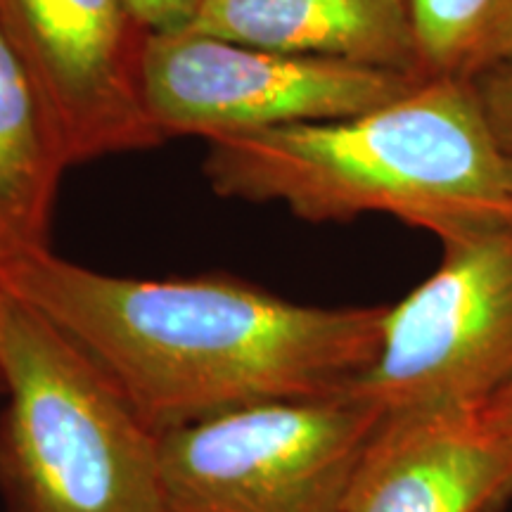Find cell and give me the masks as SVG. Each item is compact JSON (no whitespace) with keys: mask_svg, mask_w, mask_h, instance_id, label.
I'll return each instance as SVG.
<instances>
[{"mask_svg":"<svg viewBox=\"0 0 512 512\" xmlns=\"http://www.w3.org/2000/svg\"><path fill=\"white\" fill-rule=\"evenodd\" d=\"M0 375L10 512H166L159 434L72 339L5 287Z\"/></svg>","mask_w":512,"mask_h":512,"instance_id":"3957f363","label":"cell"},{"mask_svg":"<svg viewBox=\"0 0 512 512\" xmlns=\"http://www.w3.org/2000/svg\"><path fill=\"white\" fill-rule=\"evenodd\" d=\"M491 64H512V0H505L501 12H498L494 24H491L470 76L479 72V69L491 67Z\"/></svg>","mask_w":512,"mask_h":512,"instance_id":"5bb4252c","label":"cell"},{"mask_svg":"<svg viewBox=\"0 0 512 512\" xmlns=\"http://www.w3.org/2000/svg\"><path fill=\"white\" fill-rule=\"evenodd\" d=\"M441 245L437 271L384 309L373 366L349 387L384 418L484 408L512 384V219Z\"/></svg>","mask_w":512,"mask_h":512,"instance_id":"5b68a950","label":"cell"},{"mask_svg":"<svg viewBox=\"0 0 512 512\" xmlns=\"http://www.w3.org/2000/svg\"><path fill=\"white\" fill-rule=\"evenodd\" d=\"M69 166L34 76L0 22V242L12 254L48 247L57 183Z\"/></svg>","mask_w":512,"mask_h":512,"instance_id":"30bf717a","label":"cell"},{"mask_svg":"<svg viewBox=\"0 0 512 512\" xmlns=\"http://www.w3.org/2000/svg\"><path fill=\"white\" fill-rule=\"evenodd\" d=\"M0 22L34 76L69 164L162 143L140 86L150 31L124 0H0Z\"/></svg>","mask_w":512,"mask_h":512,"instance_id":"52a82bcc","label":"cell"},{"mask_svg":"<svg viewBox=\"0 0 512 512\" xmlns=\"http://www.w3.org/2000/svg\"><path fill=\"white\" fill-rule=\"evenodd\" d=\"M223 197L283 202L299 219L387 214L448 240L512 219L508 155L470 79L425 76L356 117L209 138Z\"/></svg>","mask_w":512,"mask_h":512,"instance_id":"7a4b0ae2","label":"cell"},{"mask_svg":"<svg viewBox=\"0 0 512 512\" xmlns=\"http://www.w3.org/2000/svg\"><path fill=\"white\" fill-rule=\"evenodd\" d=\"M508 181H510V190H512V157H508Z\"/></svg>","mask_w":512,"mask_h":512,"instance_id":"e0dca14e","label":"cell"},{"mask_svg":"<svg viewBox=\"0 0 512 512\" xmlns=\"http://www.w3.org/2000/svg\"><path fill=\"white\" fill-rule=\"evenodd\" d=\"M512 498V437L484 408L384 418L354 512H498Z\"/></svg>","mask_w":512,"mask_h":512,"instance_id":"ba28073f","label":"cell"},{"mask_svg":"<svg viewBox=\"0 0 512 512\" xmlns=\"http://www.w3.org/2000/svg\"><path fill=\"white\" fill-rule=\"evenodd\" d=\"M150 34H176L195 24L202 0H124Z\"/></svg>","mask_w":512,"mask_h":512,"instance_id":"4fadbf2b","label":"cell"},{"mask_svg":"<svg viewBox=\"0 0 512 512\" xmlns=\"http://www.w3.org/2000/svg\"><path fill=\"white\" fill-rule=\"evenodd\" d=\"M12 256V252L8 247L0 242V290H3V273H5V266H8V259ZM0 392H5V384H3V375H0Z\"/></svg>","mask_w":512,"mask_h":512,"instance_id":"2e32d148","label":"cell"},{"mask_svg":"<svg viewBox=\"0 0 512 512\" xmlns=\"http://www.w3.org/2000/svg\"><path fill=\"white\" fill-rule=\"evenodd\" d=\"M3 287L72 339L155 434L268 401L342 394L387 306H309L230 275L140 280L15 252Z\"/></svg>","mask_w":512,"mask_h":512,"instance_id":"6da1fadb","label":"cell"},{"mask_svg":"<svg viewBox=\"0 0 512 512\" xmlns=\"http://www.w3.org/2000/svg\"><path fill=\"white\" fill-rule=\"evenodd\" d=\"M382 420L347 389L166 430L159 434L166 512H354Z\"/></svg>","mask_w":512,"mask_h":512,"instance_id":"277c9868","label":"cell"},{"mask_svg":"<svg viewBox=\"0 0 512 512\" xmlns=\"http://www.w3.org/2000/svg\"><path fill=\"white\" fill-rule=\"evenodd\" d=\"M484 413L489 415V420L496 427H501L505 434L512 437V384H508L501 394H496L494 399L486 403Z\"/></svg>","mask_w":512,"mask_h":512,"instance_id":"9a60e30c","label":"cell"},{"mask_svg":"<svg viewBox=\"0 0 512 512\" xmlns=\"http://www.w3.org/2000/svg\"><path fill=\"white\" fill-rule=\"evenodd\" d=\"M505 0H408L427 76L467 79Z\"/></svg>","mask_w":512,"mask_h":512,"instance_id":"8fae6325","label":"cell"},{"mask_svg":"<svg viewBox=\"0 0 512 512\" xmlns=\"http://www.w3.org/2000/svg\"><path fill=\"white\" fill-rule=\"evenodd\" d=\"M190 29L280 53L427 76L408 0H202Z\"/></svg>","mask_w":512,"mask_h":512,"instance_id":"9c48e42d","label":"cell"},{"mask_svg":"<svg viewBox=\"0 0 512 512\" xmlns=\"http://www.w3.org/2000/svg\"><path fill=\"white\" fill-rule=\"evenodd\" d=\"M484 117L505 155L512 157V64H491L470 76Z\"/></svg>","mask_w":512,"mask_h":512,"instance_id":"7c38bea8","label":"cell"},{"mask_svg":"<svg viewBox=\"0 0 512 512\" xmlns=\"http://www.w3.org/2000/svg\"><path fill=\"white\" fill-rule=\"evenodd\" d=\"M425 76L245 46L202 31L150 34L140 86L152 124L169 136H230L356 117Z\"/></svg>","mask_w":512,"mask_h":512,"instance_id":"8992f818","label":"cell"}]
</instances>
